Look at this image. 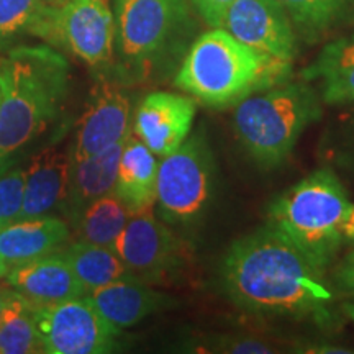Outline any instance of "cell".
<instances>
[{"label":"cell","mask_w":354,"mask_h":354,"mask_svg":"<svg viewBox=\"0 0 354 354\" xmlns=\"http://www.w3.org/2000/svg\"><path fill=\"white\" fill-rule=\"evenodd\" d=\"M220 274L227 297L250 315L331 320L333 292L323 272L271 225L234 241Z\"/></svg>","instance_id":"cell-1"},{"label":"cell","mask_w":354,"mask_h":354,"mask_svg":"<svg viewBox=\"0 0 354 354\" xmlns=\"http://www.w3.org/2000/svg\"><path fill=\"white\" fill-rule=\"evenodd\" d=\"M68 79V63L51 48H15L0 59V166L51 125Z\"/></svg>","instance_id":"cell-2"},{"label":"cell","mask_w":354,"mask_h":354,"mask_svg":"<svg viewBox=\"0 0 354 354\" xmlns=\"http://www.w3.org/2000/svg\"><path fill=\"white\" fill-rule=\"evenodd\" d=\"M289 64L269 59L223 28L203 33L185 55L176 86L209 107H230L286 76Z\"/></svg>","instance_id":"cell-3"},{"label":"cell","mask_w":354,"mask_h":354,"mask_svg":"<svg viewBox=\"0 0 354 354\" xmlns=\"http://www.w3.org/2000/svg\"><path fill=\"white\" fill-rule=\"evenodd\" d=\"M351 207L333 171L312 172L282 192L269 207V225L282 232L325 272L344 241L343 225Z\"/></svg>","instance_id":"cell-4"},{"label":"cell","mask_w":354,"mask_h":354,"mask_svg":"<svg viewBox=\"0 0 354 354\" xmlns=\"http://www.w3.org/2000/svg\"><path fill=\"white\" fill-rule=\"evenodd\" d=\"M322 118L320 95L305 82L284 84L258 92L236 104V138L263 169L281 166L302 133Z\"/></svg>","instance_id":"cell-5"},{"label":"cell","mask_w":354,"mask_h":354,"mask_svg":"<svg viewBox=\"0 0 354 354\" xmlns=\"http://www.w3.org/2000/svg\"><path fill=\"white\" fill-rule=\"evenodd\" d=\"M215 161L202 133L189 136L158 167V209L166 223H196L214 197Z\"/></svg>","instance_id":"cell-6"},{"label":"cell","mask_w":354,"mask_h":354,"mask_svg":"<svg viewBox=\"0 0 354 354\" xmlns=\"http://www.w3.org/2000/svg\"><path fill=\"white\" fill-rule=\"evenodd\" d=\"M187 0H117V37L128 63L145 66L169 50L187 28Z\"/></svg>","instance_id":"cell-7"},{"label":"cell","mask_w":354,"mask_h":354,"mask_svg":"<svg viewBox=\"0 0 354 354\" xmlns=\"http://www.w3.org/2000/svg\"><path fill=\"white\" fill-rule=\"evenodd\" d=\"M37 325L43 353L48 354L112 353L122 331L88 297L38 305Z\"/></svg>","instance_id":"cell-8"},{"label":"cell","mask_w":354,"mask_h":354,"mask_svg":"<svg viewBox=\"0 0 354 354\" xmlns=\"http://www.w3.org/2000/svg\"><path fill=\"white\" fill-rule=\"evenodd\" d=\"M112 250L131 276L146 284L171 281L185 264L183 241L154 216L153 209L131 214Z\"/></svg>","instance_id":"cell-9"},{"label":"cell","mask_w":354,"mask_h":354,"mask_svg":"<svg viewBox=\"0 0 354 354\" xmlns=\"http://www.w3.org/2000/svg\"><path fill=\"white\" fill-rule=\"evenodd\" d=\"M220 28L277 63L290 64L297 55L295 26L277 0H234Z\"/></svg>","instance_id":"cell-10"},{"label":"cell","mask_w":354,"mask_h":354,"mask_svg":"<svg viewBox=\"0 0 354 354\" xmlns=\"http://www.w3.org/2000/svg\"><path fill=\"white\" fill-rule=\"evenodd\" d=\"M117 21L109 0H66L56 8V41L92 68L113 59Z\"/></svg>","instance_id":"cell-11"},{"label":"cell","mask_w":354,"mask_h":354,"mask_svg":"<svg viewBox=\"0 0 354 354\" xmlns=\"http://www.w3.org/2000/svg\"><path fill=\"white\" fill-rule=\"evenodd\" d=\"M130 110V99L125 92L110 84H102L79 118L71 145V159L82 161L125 141L131 135Z\"/></svg>","instance_id":"cell-12"},{"label":"cell","mask_w":354,"mask_h":354,"mask_svg":"<svg viewBox=\"0 0 354 354\" xmlns=\"http://www.w3.org/2000/svg\"><path fill=\"white\" fill-rule=\"evenodd\" d=\"M196 102L172 92H153L135 115V135L159 158L176 151L192 130Z\"/></svg>","instance_id":"cell-13"},{"label":"cell","mask_w":354,"mask_h":354,"mask_svg":"<svg viewBox=\"0 0 354 354\" xmlns=\"http://www.w3.org/2000/svg\"><path fill=\"white\" fill-rule=\"evenodd\" d=\"M71 165V148L63 149L59 146H48L30 159L25 171V196L20 220L43 218L57 209H64Z\"/></svg>","instance_id":"cell-14"},{"label":"cell","mask_w":354,"mask_h":354,"mask_svg":"<svg viewBox=\"0 0 354 354\" xmlns=\"http://www.w3.org/2000/svg\"><path fill=\"white\" fill-rule=\"evenodd\" d=\"M7 286L35 305L63 302L87 294L63 253L13 266L7 274Z\"/></svg>","instance_id":"cell-15"},{"label":"cell","mask_w":354,"mask_h":354,"mask_svg":"<svg viewBox=\"0 0 354 354\" xmlns=\"http://www.w3.org/2000/svg\"><path fill=\"white\" fill-rule=\"evenodd\" d=\"M88 300L118 330L130 328L153 313L171 310L177 302L136 277H125L91 292Z\"/></svg>","instance_id":"cell-16"},{"label":"cell","mask_w":354,"mask_h":354,"mask_svg":"<svg viewBox=\"0 0 354 354\" xmlns=\"http://www.w3.org/2000/svg\"><path fill=\"white\" fill-rule=\"evenodd\" d=\"M69 240V227L56 216L20 220L0 230V258L13 268L53 254Z\"/></svg>","instance_id":"cell-17"},{"label":"cell","mask_w":354,"mask_h":354,"mask_svg":"<svg viewBox=\"0 0 354 354\" xmlns=\"http://www.w3.org/2000/svg\"><path fill=\"white\" fill-rule=\"evenodd\" d=\"M127 140L110 146V148L94 154V156L82 159V161H73L69 174L68 198L64 203V210L68 212L71 218L76 220V216L91 202L115 192L118 166H120Z\"/></svg>","instance_id":"cell-18"},{"label":"cell","mask_w":354,"mask_h":354,"mask_svg":"<svg viewBox=\"0 0 354 354\" xmlns=\"http://www.w3.org/2000/svg\"><path fill=\"white\" fill-rule=\"evenodd\" d=\"M158 167L156 154L130 135L123 148L115 187V194L122 198L130 214L149 210L156 203Z\"/></svg>","instance_id":"cell-19"},{"label":"cell","mask_w":354,"mask_h":354,"mask_svg":"<svg viewBox=\"0 0 354 354\" xmlns=\"http://www.w3.org/2000/svg\"><path fill=\"white\" fill-rule=\"evenodd\" d=\"M304 81L320 84V97L330 105L354 102V33L335 39L302 73Z\"/></svg>","instance_id":"cell-20"},{"label":"cell","mask_w":354,"mask_h":354,"mask_svg":"<svg viewBox=\"0 0 354 354\" xmlns=\"http://www.w3.org/2000/svg\"><path fill=\"white\" fill-rule=\"evenodd\" d=\"M61 253L69 261L71 268L82 282L87 294L131 276L123 261L109 246L79 240Z\"/></svg>","instance_id":"cell-21"},{"label":"cell","mask_w":354,"mask_h":354,"mask_svg":"<svg viewBox=\"0 0 354 354\" xmlns=\"http://www.w3.org/2000/svg\"><path fill=\"white\" fill-rule=\"evenodd\" d=\"M37 308L38 305L10 287L0 322V354L43 353L37 325Z\"/></svg>","instance_id":"cell-22"},{"label":"cell","mask_w":354,"mask_h":354,"mask_svg":"<svg viewBox=\"0 0 354 354\" xmlns=\"http://www.w3.org/2000/svg\"><path fill=\"white\" fill-rule=\"evenodd\" d=\"M130 216V210L127 209L122 198L112 192L88 203L86 209L76 216L74 223H76L81 241L112 248L113 243L122 234Z\"/></svg>","instance_id":"cell-23"},{"label":"cell","mask_w":354,"mask_h":354,"mask_svg":"<svg viewBox=\"0 0 354 354\" xmlns=\"http://www.w3.org/2000/svg\"><path fill=\"white\" fill-rule=\"evenodd\" d=\"M55 6L44 0H0V41L28 30L44 38L50 32Z\"/></svg>","instance_id":"cell-24"},{"label":"cell","mask_w":354,"mask_h":354,"mask_svg":"<svg viewBox=\"0 0 354 354\" xmlns=\"http://www.w3.org/2000/svg\"><path fill=\"white\" fill-rule=\"evenodd\" d=\"M286 8L295 30L313 39L333 26L348 10L351 0H277Z\"/></svg>","instance_id":"cell-25"},{"label":"cell","mask_w":354,"mask_h":354,"mask_svg":"<svg viewBox=\"0 0 354 354\" xmlns=\"http://www.w3.org/2000/svg\"><path fill=\"white\" fill-rule=\"evenodd\" d=\"M25 196V169L0 166V230L20 220Z\"/></svg>","instance_id":"cell-26"},{"label":"cell","mask_w":354,"mask_h":354,"mask_svg":"<svg viewBox=\"0 0 354 354\" xmlns=\"http://www.w3.org/2000/svg\"><path fill=\"white\" fill-rule=\"evenodd\" d=\"M220 351L223 353H250V354H261V353H274L276 348L274 344L268 343L266 339H259L256 336H233L227 342H221Z\"/></svg>","instance_id":"cell-27"},{"label":"cell","mask_w":354,"mask_h":354,"mask_svg":"<svg viewBox=\"0 0 354 354\" xmlns=\"http://www.w3.org/2000/svg\"><path fill=\"white\" fill-rule=\"evenodd\" d=\"M234 0H192L194 7L205 24L212 28H220L221 20Z\"/></svg>","instance_id":"cell-28"},{"label":"cell","mask_w":354,"mask_h":354,"mask_svg":"<svg viewBox=\"0 0 354 354\" xmlns=\"http://www.w3.org/2000/svg\"><path fill=\"white\" fill-rule=\"evenodd\" d=\"M335 282L342 290L354 294V250L339 264L335 274Z\"/></svg>","instance_id":"cell-29"},{"label":"cell","mask_w":354,"mask_h":354,"mask_svg":"<svg viewBox=\"0 0 354 354\" xmlns=\"http://www.w3.org/2000/svg\"><path fill=\"white\" fill-rule=\"evenodd\" d=\"M299 353H323V354H331V353H353L351 349H343L342 346H335V344H318V343H312V344H307V346H300V349H297Z\"/></svg>","instance_id":"cell-30"},{"label":"cell","mask_w":354,"mask_h":354,"mask_svg":"<svg viewBox=\"0 0 354 354\" xmlns=\"http://www.w3.org/2000/svg\"><path fill=\"white\" fill-rule=\"evenodd\" d=\"M343 234H344V240L354 241V203H351V207H349L346 220H344Z\"/></svg>","instance_id":"cell-31"},{"label":"cell","mask_w":354,"mask_h":354,"mask_svg":"<svg viewBox=\"0 0 354 354\" xmlns=\"http://www.w3.org/2000/svg\"><path fill=\"white\" fill-rule=\"evenodd\" d=\"M8 294H10V287H8V286H0V322H2L3 308H6V302H7Z\"/></svg>","instance_id":"cell-32"},{"label":"cell","mask_w":354,"mask_h":354,"mask_svg":"<svg viewBox=\"0 0 354 354\" xmlns=\"http://www.w3.org/2000/svg\"><path fill=\"white\" fill-rule=\"evenodd\" d=\"M343 312H344V315L349 318V320L354 322V302L344 304L343 305Z\"/></svg>","instance_id":"cell-33"},{"label":"cell","mask_w":354,"mask_h":354,"mask_svg":"<svg viewBox=\"0 0 354 354\" xmlns=\"http://www.w3.org/2000/svg\"><path fill=\"white\" fill-rule=\"evenodd\" d=\"M8 271H10V266H8L6 261H3L2 258H0V279L2 277H7Z\"/></svg>","instance_id":"cell-34"},{"label":"cell","mask_w":354,"mask_h":354,"mask_svg":"<svg viewBox=\"0 0 354 354\" xmlns=\"http://www.w3.org/2000/svg\"><path fill=\"white\" fill-rule=\"evenodd\" d=\"M44 2L50 3V6H55V7H57V6H61V3H64L66 0H44Z\"/></svg>","instance_id":"cell-35"}]
</instances>
